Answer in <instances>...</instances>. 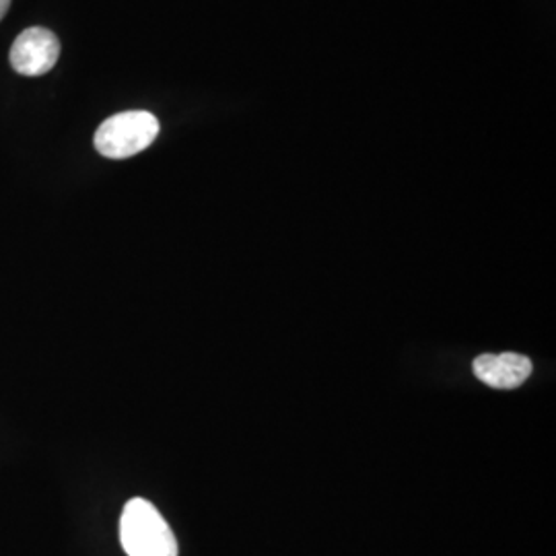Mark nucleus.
I'll return each instance as SVG.
<instances>
[{
	"label": "nucleus",
	"mask_w": 556,
	"mask_h": 556,
	"mask_svg": "<svg viewBox=\"0 0 556 556\" xmlns=\"http://www.w3.org/2000/svg\"><path fill=\"white\" fill-rule=\"evenodd\" d=\"M119 542L128 556H178V540L157 507L130 498L119 517Z\"/></svg>",
	"instance_id": "obj_1"
},
{
	"label": "nucleus",
	"mask_w": 556,
	"mask_h": 556,
	"mask_svg": "<svg viewBox=\"0 0 556 556\" xmlns=\"http://www.w3.org/2000/svg\"><path fill=\"white\" fill-rule=\"evenodd\" d=\"M160 119L149 112H122L105 119L96 132V149L108 160H128L153 144Z\"/></svg>",
	"instance_id": "obj_2"
},
{
	"label": "nucleus",
	"mask_w": 556,
	"mask_h": 556,
	"mask_svg": "<svg viewBox=\"0 0 556 556\" xmlns=\"http://www.w3.org/2000/svg\"><path fill=\"white\" fill-rule=\"evenodd\" d=\"M59 56V38L50 29L29 27L11 48V66L23 77H41L56 66Z\"/></svg>",
	"instance_id": "obj_3"
},
{
	"label": "nucleus",
	"mask_w": 556,
	"mask_h": 556,
	"mask_svg": "<svg viewBox=\"0 0 556 556\" xmlns=\"http://www.w3.org/2000/svg\"><path fill=\"white\" fill-rule=\"evenodd\" d=\"M475 376L482 383L495 390H516L526 379L532 376V361L517 353H501V355H480L475 358Z\"/></svg>",
	"instance_id": "obj_4"
},
{
	"label": "nucleus",
	"mask_w": 556,
	"mask_h": 556,
	"mask_svg": "<svg viewBox=\"0 0 556 556\" xmlns=\"http://www.w3.org/2000/svg\"><path fill=\"white\" fill-rule=\"evenodd\" d=\"M9 7H11V0H0V21H2V17H4V15H7Z\"/></svg>",
	"instance_id": "obj_5"
}]
</instances>
